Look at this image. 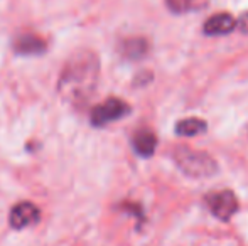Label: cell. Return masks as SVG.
Masks as SVG:
<instances>
[{"instance_id":"6","label":"cell","mask_w":248,"mask_h":246,"mask_svg":"<svg viewBox=\"0 0 248 246\" xmlns=\"http://www.w3.org/2000/svg\"><path fill=\"white\" fill-rule=\"evenodd\" d=\"M12 49L17 56H43L47 51V43L32 32H22L14 37Z\"/></svg>"},{"instance_id":"3","label":"cell","mask_w":248,"mask_h":246,"mask_svg":"<svg viewBox=\"0 0 248 246\" xmlns=\"http://www.w3.org/2000/svg\"><path fill=\"white\" fill-rule=\"evenodd\" d=\"M130 112L132 108L127 101H124L120 98H108L92 110V113H90V123L95 128H103L108 127L110 123L125 118L127 115H130Z\"/></svg>"},{"instance_id":"1","label":"cell","mask_w":248,"mask_h":246,"mask_svg":"<svg viewBox=\"0 0 248 246\" xmlns=\"http://www.w3.org/2000/svg\"><path fill=\"white\" fill-rule=\"evenodd\" d=\"M100 78V59L93 51L79 49L62 68L58 93L71 106H83L93 96Z\"/></svg>"},{"instance_id":"7","label":"cell","mask_w":248,"mask_h":246,"mask_svg":"<svg viewBox=\"0 0 248 246\" xmlns=\"http://www.w3.org/2000/svg\"><path fill=\"white\" fill-rule=\"evenodd\" d=\"M236 29V20L232 14H215L202 26V32L206 36H226Z\"/></svg>"},{"instance_id":"12","label":"cell","mask_w":248,"mask_h":246,"mask_svg":"<svg viewBox=\"0 0 248 246\" xmlns=\"http://www.w3.org/2000/svg\"><path fill=\"white\" fill-rule=\"evenodd\" d=\"M236 29L242 34H248V12H243L236 20Z\"/></svg>"},{"instance_id":"8","label":"cell","mask_w":248,"mask_h":246,"mask_svg":"<svg viewBox=\"0 0 248 246\" xmlns=\"http://www.w3.org/2000/svg\"><path fill=\"white\" fill-rule=\"evenodd\" d=\"M132 148L142 159H149L157 148V137L150 128H140L132 135Z\"/></svg>"},{"instance_id":"2","label":"cell","mask_w":248,"mask_h":246,"mask_svg":"<svg viewBox=\"0 0 248 246\" xmlns=\"http://www.w3.org/2000/svg\"><path fill=\"white\" fill-rule=\"evenodd\" d=\"M172 157L177 167L189 177L206 179L218 172V164L208 152L193 150L189 147H177Z\"/></svg>"},{"instance_id":"4","label":"cell","mask_w":248,"mask_h":246,"mask_svg":"<svg viewBox=\"0 0 248 246\" xmlns=\"http://www.w3.org/2000/svg\"><path fill=\"white\" fill-rule=\"evenodd\" d=\"M206 206L219 221H230L233 214L238 211V199L233 190L225 189L206 196Z\"/></svg>"},{"instance_id":"9","label":"cell","mask_w":248,"mask_h":246,"mask_svg":"<svg viewBox=\"0 0 248 246\" xmlns=\"http://www.w3.org/2000/svg\"><path fill=\"white\" fill-rule=\"evenodd\" d=\"M120 53L125 59L139 61L147 56L149 43L144 37H130V39H125L124 43L120 44Z\"/></svg>"},{"instance_id":"11","label":"cell","mask_w":248,"mask_h":246,"mask_svg":"<svg viewBox=\"0 0 248 246\" xmlns=\"http://www.w3.org/2000/svg\"><path fill=\"white\" fill-rule=\"evenodd\" d=\"M196 0H166L167 9L172 14H186L193 9Z\"/></svg>"},{"instance_id":"10","label":"cell","mask_w":248,"mask_h":246,"mask_svg":"<svg viewBox=\"0 0 248 246\" xmlns=\"http://www.w3.org/2000/svg\"><path fill=\"white\" fill-rule=\"evenodd\" d=\"M208 130V123L201 118H184L176 123V133L181 137H196Z\"/></svg>"},{"instance_id":"5","label":"cell","mask_w":248,"mask_h":246,"mask_svg":"<svg viewBox=\"0 0 248 246\" xmlns=\"http://www.w3.org/2000/svg\"><path fill=\"white\" fill-rule=\"evenodd\" d=\"M41 221V209L31 201H22L17 203L16 206L10 209L9 214V224L12 230L20 231L27 226H32Z\"/></svg>"}]
</instances>
